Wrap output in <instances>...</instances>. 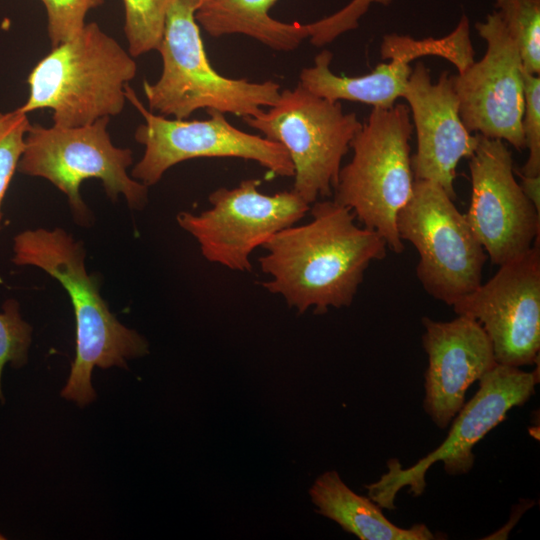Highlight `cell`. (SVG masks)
<instances>
[{
	"label": "cell",
	"mask_w": 540,
	"mask_h": 540,
	"mask_svg": "<svg viewBox=\"0 0 540 540\" xmlns=\"http://www.w3.org/2000/svg\"><path fill=\"white\" fill-rule=\"evenodd\" d=\"M32 326L23 319L17 300L7 299L0 311V402H5L2 373L6 364L19 369L28 362Z\"/></svg>",
	"instance_id": "7402d4cb"
},
{
	"label": "cell",
	"mask_w": 540,
	"mask_h": 540,
	"mask_svg": "<svg viewBox=\"0 0 540 540\" xmlns=\"http://www.w3.org/2000/svg\"><path fill=\"white\" fill-rule=\"evenodd\" d=\"M469 170L472 192L464 215L491 263L500 266L539 239L540 213L516 181L504 141L478 134Z\"/></svg>",
	"instance_id": "5bb4252c"
},
{
	"label": "cell",
	"mask_w": 540,
	"mask_h": 540,
	"mask_svg": "<svg viewBox=\"0 0 540 540\" xmlns=\"http://www.w3.org/2000/svg\"><path fill=\"white\" fill-rule=\"evenodd\" d=\"M244 122L263 137L281 144L294 168L293 191L308 204L332 195L343 157L362 123L331 101L299 83L280 92L277 102Z\"/></svg>",
	"instance_id": "52a82bcc"
},
{
	"label": "cell",
	"mask_w": 540,
	"mask_h": 540,
	"mask_svg": "<svg viewBox=\"0 0 540 540\" xmlns=\"http://www.w3.org/2000/svg\"><path fill=\"white\" fill-rule=\"evenodd\" d=\"M478 382L477 392L464 403L452 420L446 439L435 450L408 468H403L398 459H389L387 472L366 486L368 497L382 509L394 510L395 498L403 488H408L413 497L421 496L426 488V473L438 461L448 475L470 472L476 443L501 423L509 410L529 401L539 374L536 370L527 372L497 363Z\"/></svg>",
	"instance_id": "9c48e42d"
},
{
	"label": "cell",
	"mask_w": 540,
	"mask_h": 540,
	"mask_svg": "<svg viewBox=\"0 0 540 540\" xmlns=\"http://www.w3.org/2000/svg\"><path fill=\"white\" fill-rule=\"evenodd\" d=\"M125 96L144 118L135 139L145 150L131 176L147 187L158 183L172 166L194 158H242L278 176L294 175L293 164L281 144L234 127L222 112L208 110L207 120H171L147 110L128 84Z\"/></svg>",
	"instance_id": "8fae6325"
},
{
	"label": "cell",
	"mask_w": 540,
	"mask_h": 540,
	"mask_svg": "<svg viewBox=\"0 0 540 540\" xmlns=\"http://www.w3.org/2000/svg\"><path fill=\"white\" fill-rule=\"evenodd\" d=\"M457 315L476 320L491 340L496 362L523 367L539 361L540 246L500 265L485 284L454 303Z\"/></svg>",
	"instance_id": "4fadbf2b"
},
{
	"label": "cell",
	"mask_w": 540,
	"mask_h": 540,
	"mask_svg": "<svg viewBox=\"0 0 540 540\" xmlns=\"http://www.w3.org/2000/svg\"><path fill=\"white\" fill-rule=\"evenodd\" d=\"M446 191L414 180L409 201L397 216L402 240L419 253L416 274L425 291L450 306L481 285L487 255Z\"/></svg>",
	"instance_id": "ba28073f"
},
{
	"label": "cell",
	"mask_w": 540,
	"mask_h": 540,
	"mask_svg": "<svg viewBox=\"0 0 540 540\" xmlns=\"http://www.w3.org/2000/svg\"><path fill=\"white\" fill-rule=\"evenodd\" d=\"M412 132L407 105L373 107L350 143L353 157L341 167L333 189V200L349 208L364 227L379 233L396 254L404 251L397 216L414 185Z\"/></svg>",
	"instance_id": "5b68a950"
},
{
	"label": "cell",
	"mask_w": 540,
	"mask_h": 540,
	"mask_svg": "<svg viewBox=\"0 0 540 540\" xmlns=\"http://www.w3.org/2000/svg\"><path fill=\"white\" fill-rule=\"evenodd\" d=\"M137 71L133 56L96 23L54 48L30 72L29 96L17 108L53 111V125H88L121 113L125 86Z\"/></svg>",
	"instance_id": "3957f363"
},
{
	"label": "cell",
	"mask_w": 540,
	"mask_h": 540,
	"mask_svg": "<svg viewBox=\"0 0 540 540\" xmlns=\"http://www.w3.org/2000/svg\"><path fill=\"white\" fill-rule=\"evenodd\" d=\"M277 0H210L195 12V20L212 37L243 34L267 47L289 52L308 38L307 24L285 23L269 15Z\"/></svg>",
	"instance_id": "d6986e66"
},
{
	"label": "cell",
	"mask_w": 540,
	"mask_h": 540,
	"mask_svg": "<svg viewBox=\"0 0 540 540\" xmlns=\"http://www.w3.org/2000/svg\"><path fill=\"white\" fill-rule=\"evenodd\" d=\"M174 0H123L124 32L128 52L137 57L158 50L164 33L166 15Z\"/></svg>",
	"instance_id": "44dd1931"
},
{
	"label": "cell",
	"mask_w": 540,
	"mask_h": 540,
	"mask_svg": "<svg viewBox=\"0 0 540 540\" xmlns=\"http://www.w3.org/2000/svg\"><path fill=\"white\" fill-rule=\"evenodd\" d=\"M380 54L383 60L390 61L378 64L368 74L348 77L331 71L333 55L329 50H323L315 56L313 66L301 70L299 84L331 101L346 100L389 108L403 97L413 60L424 56L442 57L458 72L475 61L468 17L464 14L456 28L441 38L415 39L397 33L386 34L382 38Z\"/></svg>",
	"instance_id": "9a60e30c"
},
{
	"label": "cell",
	"mask_w": 540,
	"mask_h": 540,
	"mask_svg": "<svg viewBox=\"0 0 540 540\" xmlns=\"http://www.w3.org/2000/svg\"><path fill=\"white\" fill-rule=\"evenodd\" d=\"M2 539H6V537L0 533V540Z\"/></svg>",
	"instance_id": "83f0119b"
},
{
	"label": "cell",
	"mask_w": 540,
	"mask_h": 540,
	"mask_svg": "<svg viewBox=\"0 0 540 540\" xmlns=\"http://www.w3.org/2000/svg\"><path fill=\"white\" fill-rule=\"evenodd\" d=\"M475 29L487 44L480 61L453 76L459 115L467 130L525 149L523 64L514 40L494 10Z\"/></svg>",
	"instance_id": "7c38bea8"
},
{
	"label": "cell",
	"mask_w": 540,
	"mask_h": 540,
	"mask_svg": "<svg viewBox=\"0 0 540 540\" xmlns=\"http://www.w3.org/2000/svg\"><path fill=\"white\" fill-rule=\"evenodd\" d=\"M12 262L37 267L60 282L70 297L76 323L75 357L61 397L84 407L96 399L95 367L127 368V360L149 353L148 341L123 325L102 298L98 279L86 268L80 240L62 228L27 229L13 238Z\"/></svg>",
	"instance_id": "7a4b0ae2"
},
{
	"label": "cell",
	"mask_w": 540,
	"mask_h": 540,
	"mask_svg": "<svg viewBox=\"0 0 540 540\" xmlns=\"http://www.w3.org/2000/svg\"><path fill=\"white\" fill-rule=\"evenodd\" d=\"M30 125L27 114L18 109L0 112V230L3 200L17 171Z\"/></svg>",
	"instance_id": "603a6c76"
},
{
	"label": "cell",
	"mask_w": 540,
	"mask_h": 540,
	"mask_svg": "<svg viewBox=\"0 0 540 540\" xmlns=\"http://www.w3.org/2000/svg\"><path fill=\"white\" fill-rule=\"evenodd\" d=\"M48 15V34L52 48L78 35L85 24L87 12L104 0H41Z\"/></svg>",
	"instance_id": "cb8c5ba5"
},
{
	"label": "cell",
	"mask_w": 540,
	"mask_h": 540,
	"mask_svg": "<svg viewBox=\"0 0 540 540\" xmlns=\"http://www.w3.org/2000/svg\"><path fill=\"white\" fill-rule=\"evenodd\" d=\"M409 105L417 136V151L411 157L414 180L439 184L455 200L456 168L470 158L478 144L459 115L453 76L447 71L432 82L428 68L418 62L412 70L403 97Z\"/></svg>",
	"instance_id": "2e32d148"
},
{
	"label": "cell",
	"mask_w": 540,
	"mask_h": 540,
	"mask_svg": "<svg viewBox=\"0 0 540 540\" xmlns=\"http://www.w3.org/2000/svg\"><path fill=\"white\" fill-rule=\"evenodd\" d=\"M197 0H174L168 8L158 51L162 73L155 83L144 81L150 111L185 119L199 109L253 116L280 96L274 81L250 82L219 74L210 64L195 12Z\"/></svg>",
	"instance_id": "277c9868"
},
{
	"label": "cell",
	"mask_w": 540,
	"mask_h": 540,
	"mask_svg": "<svg viewBox=\"0 0 540 540\" xmlns=\"http://www.w3.org/2000/svg\"><path fill=\"white\" fill-rule=\"evenodd\" d=\"M309 212L310 222L289 226L262 246L258 261L270 280L261 285L299 313L313 307L323 314L351 305L365 270L386 256L387 244L334 200L315 201Z\"/></svg>",
	"instance_id": "6da1fadb"
},
{
	"label": "cell",
	"mask_w": 540,
	"mask_h": 540,
	"mask_svg": "<svg viewBox=\"0 0 540 540\" xmlns=\"http://www.w3.org/2000/svg\"><path fill=\"white\" fill-rule=\"evenodd\" d=\"M525 108L522 130L528 158L522 168V175H540V76L523 69Z\"/></svg>",
	"instance_id": "d4e9b609"
},
{
	"label": "cell",
	"mask_w": 540,
	"mask_h": 540,
	"mask_svg": "<svg viewBox=\"0 0 540 540\" xmlns=\"http://www.w3.org/2000/svg\"><path fill=\"white\" fill-rule=\"evenodd\" d=\"M260 183L247 179L234 188H218L209 195L207 210L177 214L178 225L195 238L206 260L250 272L252 252L309 212L310 204L293 190L267 195L259 192Z\"/></svg>",
	"instance_id": "30bf717a"
},
{
	"label": "cell",
	"mask_w": 540,
	"mask_h": 540,
	"mask_svg": "<svg viewBox=\"0 0 540 540\" xmlns=\"http://www.w3.org/2000/svg\"><path fill=\"white\" fill-rule=\"evenodd\" d=\"M494 6L518 48L523 69L540 75V0H495Z\"/></svg>",
	"instance_id": "ffe728a7"
},
{
	"label": "cell",
	"mask_w": 540,
	"mask_h": 540,
	"mask_svg": "<svg viewBox=\"0 0 540 540\" xmlns=\"http://www.w3.org/2000/svg\"><path fill=\"white\" fill-rule=\"evenodd\" d=\"M197 1L200 3V5H202V4H204V3H206V2H208L210 0H197Z\"/></svg>",
	"instance_id": "4316f807"
},
{
	"label": "cell",
	"mask_w": 540,
	"mask_h": 540,
	"mask_svg": "<svg viewBox=\"0 0 540 540\" xmlns=\"http://www.w3.org/2000/svg\"><path fill=\"white\" fill-rule=\"evenodd\" d=\"M422 345L428 356L423 409L440 429L447 428L465 403L469 386L497 364L491 340L474 319L422 318Z\"/></svg>",
	"instance_id": "e0dca14e"
},
{
	"label": "cell",
	"mask_w": 540,
	"mask_h": 540,
	"mask_svg": "<svg viewBox=\"0 0 540 540\" xmlns=\"http://www.w3.org/2000/svg\"><path fill=\"white\" fill-rule=\"evenodd\" d=\"M316 512L361 540L436 539L424 524L406 529L393 524L371 498L355 493L335 470L322 473L309 489Z\"/></svg>",
	"instance_id": "ac0fdd59"
},
{
	"label": "cell",
	"mask_w": 540,
	"mask_h": 540,
	"mask_svg": "<svg viewBox=\"0 0 540 540\" xmlns=\"http://www.w3.org/2000/svg\"><path fill=\"white\" fill-rule=\"evenodd\" d=\"M521 188L527 199L533 204L540 213V175L525 176L522 175Z\"/></svg>",
	"instance_id": "484cf974"
},
{
	"label": "cell",
	"mask_w": 540,
	"mask_h": 540,
	"mask_svg": "<svg viewBox=\"0 0 540 540\" xmlns=\"http://www.w3.org/2000/svg\"><path fill=\"white\" fill-rule=\"evenodd\" d=\"M109 117L75 127L30 125L17 170L41 177L62 191L75 223L90 226L93 214L80 195V185L99 179L106 195L117 201L120 195L133 210L148 202V187L127 172L133 162L129 148L116 147L107 131Z\"/></svg>",
	"instance_id": "8992f818"
}]
</instances>
